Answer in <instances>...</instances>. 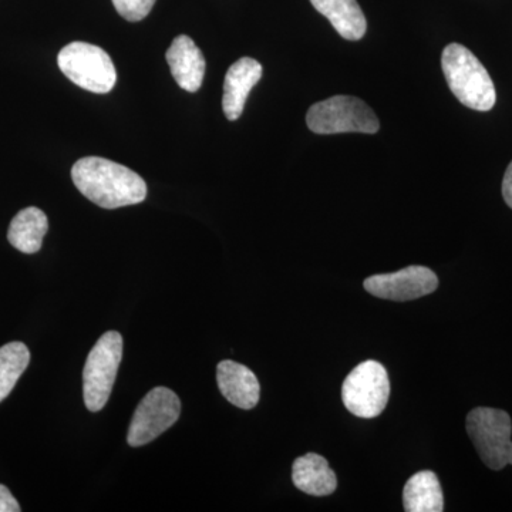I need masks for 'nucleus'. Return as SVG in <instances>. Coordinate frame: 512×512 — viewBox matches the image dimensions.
Listing matches in <instances>:
<instances>
[{
	"mask_svg": "<svg viewBox=\"0 0 512 512\" xmlns=\"http://www.w3.org/2000/svg\"><path fill=\"white\" fill-rule=\"evenodd\" d=\"M73 183L87 200L104 210L140 204L147 198V184L130 168L101 157L74 163Z\"/></svg>",
	"mask_w": 512,
	"mask_h": 512,
	"instance_id": "obj_1",
	"label": "nucleus"
},
{
	"mask_svg": "<svg viewBox=\"0 0 512 512\" xmlns=\"http://www.w3.org/2000/svg\"><path fill=\"white\" fill-rule=\"evenodd\" d=\"M448 87L458 101L468 109L490 111L497 101V93L490 74L467 47L451 43L441 56Z\"/></svg>",
	"mask_w": 512,
	"mask_h": 512,
	"instance_id": "obj_2",
	"label": "nucleus"
},
{
	"mask_svg": "<svg viewBox=\"0 0 512 512\" xmlns=\"http://www.w3.org/2000/svg\"><path fill=\"white\" fill-rule=\"evenodd\" d=\"M467 433L478 456L488 468L503 470L512 466V423L510 414L491 407H477L468 413Z\"/></svg>",
	"mask_w": 512,
	"mask_h": 512,
	"instance_id": "obj_3",
	"label": "nucleus"
},
{
	"mask_svg": "<svg viewBox=\"0 0 512 512\" xmlns=\"http://www.w3.org/2000/svg\"><path fill=\"white\" fill-rule=\"evenodd\" d=\"M57 64L67 79L87 92L106 94L116 86V67L109 53L99 46L70 43L60 50Z\"/></svg>",
	"mask_w": 512,
	"mask_h": 512,
	"instance_id": "obj_4",
	"label": "nucleus"
},
{
	"mask_svg": "<svg viewBox=\"0 0 512 512\" xmlns=\"http://www.w3.org/2000/svg\"><path fill=\"white\" fill-rule=\"evenodd\" d=\"M306 124L316 134H375L380 123L369 106L357 97L335 96L313 104Z\"/></svg>",
	"mask_w": 512,
	"mask_h": 512,
	"instance_id": "obj_5",
	"label": "nucleus"
},
{
	"mask_svg": "<svg viewBox=\"0 0 512 512\" xmlns=\"http://www.w3.org/2000/svg\"><path fill=\"white\" fill-rule=\"evenodd\" d=\"M121 357L123 338L114 330L104 333L87 356L83 370V396L90 412H100L109 402Z\"/></svg>",
	"mask_w": 512,
	"mask_h": 512,
	"instance_id": "obj_6",
	"label": "nucleus"
},
{
	"mask_svg": "<svg viewBox=\"0 0 512 512\" xmlns=\"http://www.w3.org/2000/svg\"><path fill=\"white\" fill-rule=\"evenodd\" d=\"M390 382L386 367L376 360H367L350 372L342 387V399L353 416L373 419L386 409Z\"/></svg>",
	"mask_w": 512,
	"mask_h": 512,
	"instance_id": "obj_7",
	"label": "nucleus"
},
{
	"mask_svg": "<svg viewBox=\"0 0 512 512\" xmlns=\"http://www.w3.org/2000/svg\"><path fill=\"white\" fill-rule=\"evenodd\" d=\"M181 402L167 387H156L147 393L134 412L128 429L127 441L131 447L146 446L170 429L180 419Z\"/></svg>",
	"mask_w": 512,
	"mask_h": 512,
	"instance_id": "obj_8",
	"label": "nucleus"
},
{
	"mask_svg": "<svg viewBox=\"0 0 512 512\" xmlns=\"http://www.w3.org/2000/svg\"><path fill=\"white\" fill-rule=\"evenodd\" d=\"M363 286L376 298L406 302L436 291L439 279L426 266H409L394 274L370 276Z\"/></svg>",
	"mask_w": 512,
	"mask_h": 512,
	"instance_id": "obj_9",
	"label": "nucleus"
},
{
	"mask_svg": "<svg viewBox=\"0 0 512 512\" xmlns=\"http://www.w3.org/2000/svg\"><path fill=\"white\" fill-rule=\"evenodd\" d=\"M261 77V63L252 57H242L229 67L222 97V109L229 121L238 120L242 116L245 101Z\"/></svg>",
	"mask_w": 512,
	"mask_h": 512,
	"instance_id": "obj_10",
	"label": "nucleus"
},
{
	"mask_svg": "<svg viewBox=\"0 0 512 512\" xmlns=\"http://www.w3.org/2000/svg\"><path fill=\"white\" fill-rule=\"evenodd\" d=\"M165 57L175 82L181 89L190 93L201 89L205 76V57L191 37H175Z\"/></svg>",
	"mask_w": 512,
	"mask_h": 512,
	"instance_id": "obj_11",
	"label": "nucleus"
},
{
	"mask_svg": "<svg viewBox=\"0 0 512 512\" xmlns=\"http://www.w3.org/2000/svg\"><path fill=\"white\" fill-rule=\"evenodd\" d=\"M217 382L222 396L239 409H254L261 396L255 373L241 363L222 360L217 367Z\"/></svg>",
	"mask_w": 512,
	"mask_h": 512,
	"instance_id": "obj_12",
	"label": "nucleus"
},
{
	"mask_svg": "<svg viewBox=\"0 0 512 512\" xmlns=\"http://www.w3.org/2000/svg\"><path fill=\"white\" fill-rule=\"evenodd\" d=\"M292 480L298 490L316 497L333 494L338 487V480L326 458L315 453L296 458L292 467Z\"/></svg>",
	"mask_w": 512,
	"mask_h": 512,
	"instance_id": "obj_13",
	"label": "nucleus"
},
{
	"mask_svg": "<svg viewBox=\"0 0 512 512\" xmlns=\"http://www.w3.org/2000/svg\"><path fill=\"white\" fill-rule=\"evenodd\" d=\"M313 8L332 23L346 40H360L366 35L365 13L356 0H311Z\"/></svg>",
	"mask_w": 512,
	"mask_h": 512,
	"instance_id": "obj_14",
	"label": "nucleus"
},
{
	"mask_svg": "<svg viewBox=\"0 0 512 512\" xmlns=\"http://www.w3.org/2000/svg\"><path fill=\"white\" fill-rule=\"evenodd\" d=\"M47 229L49 221L45 212L36 207L25 208L10 222V245L23 254H36L42 248Z\"/></svg>",
	"mask_w": 512,
	"mask_h": 512,
	"instance_id": "obj_15",
	"label": "nucleus"
},
{
	"mask_svg": "<svg viewBox=\"0 0 512 512\" xmlns=\"http://www.w3.org/2000/svg\"><path fill=\"white\" fill-rule=\"evenodd\" d=\"M403 505L407 512H441L444 495L439 478L433 471L414 474L403 491Z\"/></svg>",
	"mask_w": 512,
	"mask_h": 512,
	"instance_id": "obj_16",
	"label": "nucleus"
},
{
	"mask_svg": "<svg viewBox=\"0 0 512 512\" xmlns=\"http://www.w3.org/2000/svg\"><path fill=\"white\" fill-rule=\"evenodd\" d=\"M30 363L25 343L12 342L0 348V403L9 396Z\"/></svg>",
	"mask_w": 512,
	"mask_h": 512,
	"instance_id": "obj_17",
	"label": "nucleus"
},
{
	"mask_svg": "<svg viewBox=\"0 0 512 512\" xmlns=\"http://www.w3.org/2000/svg\"><path fill=\"white\" fill-rule=\"evenodd\" d=\"M156 0H113L114 8L128 22H140L150 15Z\"/></svg>",
	"mask_w": 512,
	"mask_h": 512,
	"instance_id": "obj_18",
	"label": "nucleus"
},
{
	"mask_svg": "<svg viewBox=\"0 0 512 512\" xmlns=\"http://www.w3.org/2000/svg\"><path fill=\"white\" fill-rule=\"evenodd\" d=\"M22 508L18 501L15 500L9 488L0 484V512H20Z\"/></svg>",
	"mask_w": 512,
	"mask_h": 512,
	"instance_id": "obj_19",
	"label": "nucleus"
},
{
	"mask_svg": "<svg viewBox=\"0 0 512 512\" xmlns=\"http://www.w3.org/2000/svg\"><path fill=\"white\" fill-rule=\"evenodd\" d=\"M503 197L508 207L512 208V161L505 171L503 180Z\"/></svg>",
	"mask_w": 512,
	"mask_h": 512,
	"instance_id": "obj_20",
	"label": "nucleus"
}]
</instances>
